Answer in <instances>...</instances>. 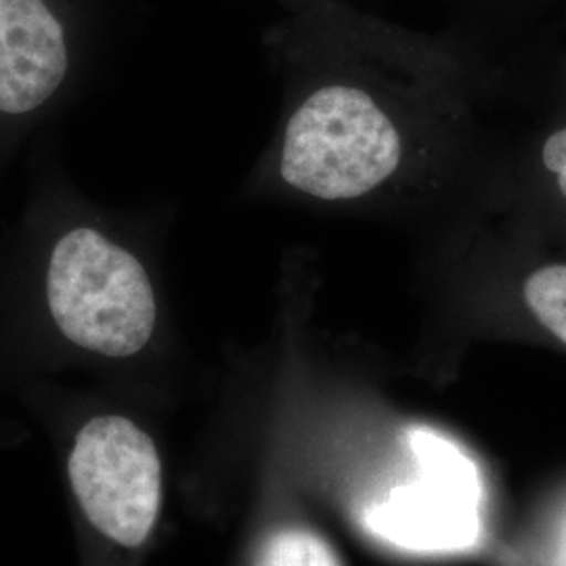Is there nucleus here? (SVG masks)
Masks as SVG:
<instances>
[{
  "label": "nucleus",
  "mask_w": 566,
  "mask_h": 566,
  "mask_svg": "<svg viewBox=\"0 0 566 566\" xmlns=\"http://www.w3.org/2000/svg\"><path fill=\"white\" fill-rule=\"evenodd\" d=\"M7 263L18 264L61 344L103 364L133 361L158 329V294L116 214L44 191Z\"/></svg>",
  "instance_id": "nucleus-1"
},
{
  "label": "nucleus",
  "mask_w": 566,
  "mask_h": 566,
  "mask_svg": "<svg viewBox=\"0 0 566 566\" xmlns=\"http://www.w3.org/2000/svg\"><path fill=\"white\" fill-rule=\"evenodd\" d=\"M401 163L395 124L350 86H325L294 112L283 137L282 179L322 200H353L385 182Z\"/></svg>",
  "instance_id": "nucleus-2"
},
{
  "label": "nucleus",
  "mask_w": 566,
  "mask_h": 566,
  "mask_svg": "<svg viewBox=\"0 0 566 566\" xmlns=\"http://www.w3.org/2000/svg\"><path fill=\"white\" fill-rule=\"evenodd\" d=\"M67 481L103 539L135 549L151 537L163 512V458L139 422L116 411L91 416L72 439Z\"/></svg>",
  "instance_id": "nucleus-3"
},
{
  "label": "nucleus",
  "mask_w": 566,
  "mask_h": 566,
  "mask_svg": "<svg viewBox=\"0 0 566 566\" xmlns=\"http://www.w3.org/2000/svg\"><path fill=\"white\" fill-rule=\"evenodd\" d=\"M411 447L424 465L426 485L397 489L369 516L378 535L399 546L441 552L476 537L479 481L464 455L430 430H411Z\"/></svg>",
  "instance_id": "nucleus-4"
},
{
  "label": "nucleus",
  "mask_w": 566,
  "mask_h": 566,
  "mask_svg": "<svg viewBox=\"0 0 566 566\" xmlns=\"http://www.w3.org/2000/svg\"><path fill=\"white\" fill-rule=\"evenodd\" d=\"M521 301L533 322L566 346V261H547L526 271Z\"/></svg>",
  "instance_id": "nucleus-5"
},
{
  "label": "nucleus",
  "mask_w": 566,
  "mask_h": 566,
  "mask_svg": "<svg viewBox=\"0 0 566 566\" xmlns=\"http://www.w3.org/2000/svg\"><path fill=\"white\" fill-rule=\"evenodd\" d=\"M263 566H343L336 552L313 531L287 528L264 552Z\"/></svg>",
  "instance_id": "nucleus-6"
},
{
  "label": "nucleus",
  "mask_w": 566,
  "mask_h": 566,
  "mask_svg": "<svg viewBox=\"0 0 566 566\" xmlns=\"http://www.w3.org/2000/svg\"><path fill=\"white\" fill-rule=\"evenodd\" d=\"M537 164L549 181L554 200L566 208V124L547 133L539 143Z\"/></svg>",
  "instance_id": "nucleus-7"
}]
</instances>
